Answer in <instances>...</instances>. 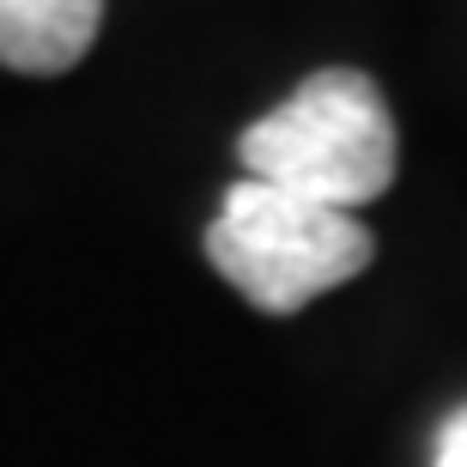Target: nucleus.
<instances>
[{"instance_id": "nucleus-1", "label": "nucleus", "mask_w": 467, "mask_h": 467, "mask_svg": "<svg viewBox=\"0 0 467 467\" xmlns=\"http://www.w3.org/2000/svg\"><path fill=\"white\" fill-rule=\"evenodd\" d=\"M237 158L255 182L352 213L395 182V121L370 73L322 67L279 109L243 128Z\"/></svg>"}, {"instance_id": "nucleus-2", "label": "nucleus", "mask_w": 467, "mask_h": 467, "mask_svg": "<svg viewBox=\"0 0 467 467\" xmlns=\"http://www.w3.org/2000/svg\"><path fill=\"white\" fill-rule=\"evenodd\" d=\"M377 243L352 213L243 176L207 231V261L255 310L292 316L370 267Z\"/></svg>"}, {"instance_id": "nucleus-3", "label": "nucleus", "mask_w": 467, "mask_h": 467, "mask_svg": "<svg viewBox=\"0 0 467 467\" xmlns=\"http://www.w3.org/2000/svg\"><path fill=\"white\" fill-rule=\"evenodd\" d=\"M104 25V0H0V67L67 73L86 61Z\"/></svg>"}, {"instance_id": "nucleus-4", "label": "nucleus", "mask_w": 467, "mask_h": 467, "mask_svg": "<svg viewBox=\"0 0 467 467\" xmlns=\"http://www.w3.org/2000/svg\"><path fill=\"white\" fill-rule=\"evenodd\" d=\"M431 467H467V407H455L443 419V431H437V455Z\"/></svg>"}]
</instances>
